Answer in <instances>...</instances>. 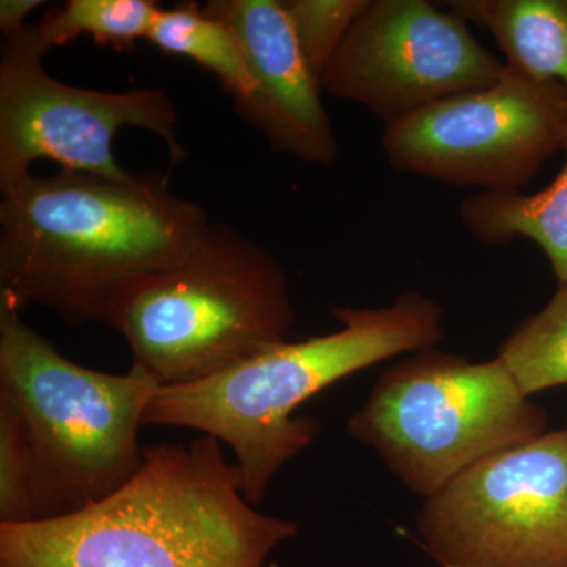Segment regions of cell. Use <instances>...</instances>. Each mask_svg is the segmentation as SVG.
Wrapping results in <instances>:
<instances>
[{
    "label": "cell",
    "instance_id": "obj_12",
    "mask_svg": "<svg viewBox=\"0 0 567 567\" xmlns=\"http://www.w3.org/2000/svg\"><path fill=\"white\" fill-rule=\"evenodd\" d=\"M447 7L491 32L506 66L567 92V0H457Z\"/></svg>",
    "mask_w": 567,
    "mask_h": 567
},
{
    "label": "cell",
    "instance_id": "obj_15",
    "mask_svg": "<svg viewBox=\"0 0 567 567\" xmlns=\"http://www.w3.org/2000/svg\"><path fill=\"white\" fill-rule=\"evenodd\" d=\"M159 10L152 0H69L61 9L48 11L35 28L48 51L81 35L122 51L147 40Z\"/></svg>",
    "mask_w": 567,
    "mask_h": 567
},
{
    "label": "cell",
    "instance_id": "obj_20",
    "mask_svg": "<svg viewBox=\"0 0 567 567\" xmlns=\"http://www.w3.org/2000/svg\"><path fill=\"white\" fill-rule=\"evenodd\" d=\"M566 431H567V429H566Z\"/></svg>",
    "mask_w": 567,
    "mask_h": 567
},
{
    "label": "cell",
    "instance_id": "obj_7",
    "mask_svg": "<svg viewBox=\"0 0 567 567\" xmlns=\"http://www.w3.org/2000/svg\"><path fill=\"white\" fill-rule=\"evenodd\" d=\"M567 142V92L506 66L491 87L458 93L385 126L398 173L486 193L520 192Z\"/></svg>",
    "mask_w": 567,
    "mask_h": 567
},
{
    "label": "cell",
    "instance_id": "obj_2",
    "mask_svg": "<svg viewBox=\"0 0 567 567\" xmlns=\"http://www.w3.org/2000/svg\"><path fill=\"white\" fill-rule=\"evenodd\" d=\"M297 533L254 509L237 465L204 435L145 447L140 472L84 509L0 524V567H265Z\"/></svg>",
    "mask_w": 567,
    "mask_h": 567
},
{
    "label": "cell",
    "instance_id": "obj_19",
    "mask_svg": "<svg viewBox=\"0 0 567 567\" xmlns=\"http://www.w3.org/2000/svg\"><path fill=\"white\" fill-rule=\"evenodd\" d=\"M43 6L40 0H2L0 2V31L2 35L20 32L33 10Z\"/></svg>",
    "mask_w": 567,
    "mask_h": 567
},
{
    "label": "cell",
    "instance_id": "obj_6",
    "mask_svg": "<svg viewBox=\"0 0 567 567\" xmlns=\"http://www.w3.org/2000/svg\"><path fill=\"white\" fill-rule=\"evenodd\" d=\"M546 427V412L498 357L475 363L435 347L388 368L347 424L424 499Z\"/></svg>",
    "mask_w": 567,
    "mask_h": 567
},
{
    "label": "cell",
    "instance_id": "obj_3",
    "mask_svg": "<svg viewBox=\"0 0 567 567\" xmlns=\"http://www.w3.org/2000/svg\"><path fill=\"white\" fill-rule=\"evenodd\" d=\"M331 312L341 330L284 342L203 382L159 386L144 425L194 429L229 446L246 499L259 505L276 473L319 435V421L293 415L308 399L354 372L432 349L445 334L443 309L420 292Z\"/></svg>",
    "mask_w": 567,
    "mask_h": 567
},
{
    "label": "cell",
    "instance_id": "obj_11",
    "mask_svg": "<svg viewBox=\"0 0 567 567\" xmlns=\"http://www.w3.org/2000/svg\"><path fill=\"white\" fill-rule=\"evenodd\" d=\"M204 11L234 33L251 70L256 92L235 110L275 151L317 166L333 164L339 145L320 100L322 89L281 0H212Z\"/></svg>",
    "mask_w": 567,
    "mask_h": 567
},
{
    "label": "cell",
    "instance_id": "obj_16",
    "mask_svg": "<svg viewBox=\"0 0 567 567\" xmlns=\"http://www.w3.org/2000/svg\"><path fill=\"white\" fill-rule=\"evenodd\" d=\"M498 358L529 398L567 385V286L514 330Z\"/></svg>",
    "mask_w": 567,
    "mask_h": 567
},
{
    "label": "cell",
    "instance_id": "obj_10",
    "mask_svg": "<svg viewBox=\"0 0 567 567\" xmlns=\"http://www.w3.org/2000/svg\"><path fill=\"white\" fill-rule=\"evenodd\" d=\"M505 71L456 11L427 0H369L320 89L391 125L450 96L491 87Z\"/></svg>",
    "mask_w": 567,
    "mask_h": 567
},
{
    "label": "cell",
    "instance_id": "obj_14",
    "mask_svg": "<svg viewBox=\"0 0 567 567\" xmlns=\"http://www.w3.org/2000/svg\"><path fill=\"white\" fill-rule=\"evenodd\" d=\"M147 40L166 54L182 55L212 71L235 106L256 92L251 70L234 33L213 20L196 2L159 10Z\"/></svg>",
    "mask_w": 567,
    "mask_h": 567
},
{
    "label": "cell",
    "instance_id": "obj_18",
    "mask_svg": "<svg viewBox=\"0 0 567 567\" xmlns=\"http://www.w3.org/2000/svg\"><path fill=\"white\" fill-rule=\"evenodd\" d=\"M33 464L24 421L0 395V524L35 520Z\"/></svg>",
    "mask_w": 567,
    "mask_h": 567
},
{
    "label": "cell",
    "instance_id": "obj_1",
    "mask_svg": "<svg viewBox=\"0 0 567 567\" xmlns=\"http://www.w3.org/2000/svg\"><path fill=\"white\" fill-rule=\"evenodd\" d=\"M210 224L163 175H28L2 192L0 298L110 324L123 298L182 262Z\"/></svg>",
    "mask_w": 567,
    "mask_h": 567
},
{
    "label": "cell",
    "instance_id": "obj_9",
    "mask_svg": "<svg viewBox=\"0 0 567 567\" xmlns=\"http://www.w3.org/2000/svg\"><path fill=\"white\" fill-rule=\"evenodd\" d=\"M35 24L3 37L0 55V192L31 175L41 159L62 171L125 182L134 175L115 162L112 144L123 126L162 137L171 158L185 152L177 142L178 114L159 89L100 92L73 87L44 70Z\"/></svg>",
    "mask_w": 567,
    "mask_h": 567
},
{
    "label": "cell",
    "instance_id": "obj_5",
    "mask_svg": "<svg viewBox=\"0 0 567 567\" xmlns=\"http://www.w3.org/2000/svg\"><path fill=\"white\" fill-rule=\"evenodd\" d=\"M295 322L281 264L227 224L126 295L110 324L159 386L223 374L287 342Z\"/></svg>",
    "mask_w": 567,
    "mask_h": 567
},
{
    "label": "cell",
    "instance_id": "obj_13",
    "mask_svg": "<svg viewBox=\"0 0 567 567\" xmlns=\"http://www.w3.org/2000/svg\"><path fill=\"white\" fill-rule=\"evenodd\" d=\"M565 152L557 178L539 193L480 192L458 207L462 226L481 244L535 241L546 252L559 286H567V142Z\"/></svg>",
    "mask_w": 567,
    "mask_h": 567
},
{
    "label": "cell",
    "instance_id": "obj_8",
    "mask_svg": "<svg viewBox=\"0 0 567 567\" xmlns=\"http://www.w3.org/2000/svg\"><path fill=\"white\" fill-rule=\"evenodd\" d=\"M440 567H567V431L484 458L424 499Z\"/></svg>",
    "mask_w": 567,
    "mask_h": 567
},
{
    "label": "cell",
    "instance_id": "obj_4",
    "mask_svg": "<svg viewBox=\"0 0 567 567\" xmlns=\"http://www.w3.org/2000/svg\"><path fill=\"white\" fill-rule=\"evenodd\" d=\"M158 390L136 365L118 375L73 363L0 298V395L28 431L35 520L84 509L140 472V429Z\"/></svg>",
    "mask_w": 567,
    "mask_h": 567
},
{
    "label": "cell",
    "instance_id": "obj_17",
    "mask_svg": "<svg viewBox=\"0 0 567 567\" xmlns=\"http://www.w3.org/2000/svg\"><path fill=\"white\" fill-rule=\"evenodd\" d=\"M301 54L316 80L333 62L369 0H281Z\"/></svg>",
    "mask_w": 567,
    "mask_h": 567
}]
</instances>
